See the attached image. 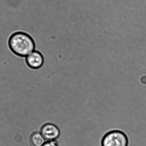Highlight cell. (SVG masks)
Here are the masks:
<instances>
[{"instance_id": "obj_1", "label": "cell", "mask_w": 146, "mask_h": 146, "mask_svg": "<svg viewBox=\"0 0 146 146\" xmlns=\"http://www.w3.org/2000/svg\"><path fill=\"white\" fill-rule=\"evenodd\" d=\"M9 46L15 54L23 57H26L35 50V44L32 38L21 32L15 33L11 36Z\"/></svg>"}, {"instance_id": "obj_2", "label": "cell", "mask_w": 146, "mask_h": 146, "mask_svg": "<svg viewBox=\"0 0 146 146\" xmlns=\"http://www.w3.org/2000/svg\"><path fill=\"white\" fill-rule=\"evenodd\" d=\"M128 140L124 133L119 130L108 132L103 137L102 146H128Z\"/></svg>"}, {"instance_id": "obj_3", "label": "cell", "mask_w": 146, "mask_h": 146, "mask_svg": "<svg viewBox=\"0 0 146 146\" xmlns=\"http://www.w3.org/2000/svg\"><path fill=\"white\" fill-rule=\"evenodd\" d=\"M40 133L46 141H55L60 135L59 128L52 123H46L44 124L41 129Z\"/></svg>"}, {"instance_id": "obj_4", "label": "cell", "mask_w": 146, "mask_h": 146, "mask_svg": "<svg viewBox=\"0 0 146 146\" xmlns=\"http://www.w3.org/2000/svg\"><path fill=\"white\" fill-rule=\"evenodd\" d=\"M27 65L31 69H38L44 63V57L42 53L35 50L26 57Z\"/></svg>"}, {"instance_id": "obj_5", "label": "cell", "mask_w": 146, "mask_h": 146, "mask_svg": "<svg viewBox=\"0 0 146 146\" xmlns=\"http://www.w3.org/2000/svg\"><path fill=\"white\" fill-rule=\"evenodd\" d=\"M45 141L41 133L39 132L33 133L30 137V142L33 146H42L46 142Z\"/></svg>"}, {"instance_id": "obj_6", "label": "cell", "mask_w": 146, "mask_h": 146, "mask_svg": "<svg viewBox=\"0 0 146 146\" xmlns=\"http://www.w3.org/2000/svg\"><path fill=\"white\" fill-rule=\"evenodd\" d=\"M42 146H59L55 141H47Z\"/></svg>"}]
</instances>
